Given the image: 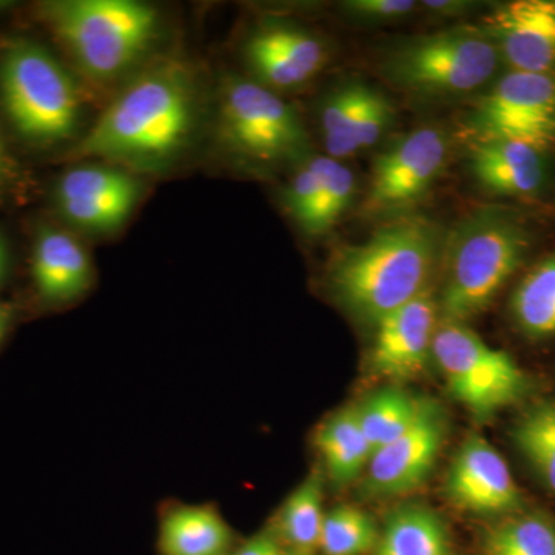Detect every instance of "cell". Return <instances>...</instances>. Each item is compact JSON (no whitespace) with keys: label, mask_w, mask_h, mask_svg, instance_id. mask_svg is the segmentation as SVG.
Listing matches in <instances>:
<instances>
[{"label":"cell","mask_w":555,"mask_h":555,"mask_svg":"<svg viewBox=\"0 0 555 555\" xmlns=\"http://www.w3.org/2000/svg\"><path fill=\"white\" fill-rule=\"evenodd\" d=\"M379 531L374 518L356 506H338L324 517L320 551L324 555H366L375 551Z\"/></svg>","instance_id":"obj_27"},{"label":"cell","mask_w":555,"mask_h":555,"mask_svg":"<svg viewBox=\"0 0 555 555\" xmlns=\"http://www.w3.org/2000/svg\"><path fill=\"white\" fill-rule=\"evenodd\" d=\"M447 492L455 506L478 516L516 513L524 506V496L506 460L476 434L467 437L456 452Z\"/></svg>","instance_id":"obj_11"},{"label":"cell","mask_w":555,"mask_h":555,"mask_svg":"<svg viewBox=\"0 0 555 555\" xmlns=\"http://www.w3.org/2000/svg\"><path fill=\"white\" fill-rule=\"evenodd\" d=\"M7 167H9V160H7L5 149H3L2 141H0V185L5 181Z\"/></svg>","instance_id":"obj_37"},{"label":"cell","mask_w":555,"mask_h":555,"mask_svg":"<svg viewBox=\"0 0 555 555\" xmlns=\"http://www.w3.org/2000/svg\"><path fill=\"white\" fill-rule=\"evenodd\" d=\"M315 443L335 483H352L371 462L372 448L361 429L356 408L341 409L324 420L317 430Z\"/></svg>","instance_id":"obj_20"},{"label":"cell","mask_w":555,"mask_h":555,"mask_svg":"<svg viewBox=\"0 0 555 555\" xmlns=\"http://www.w3.org/2000/svg\"><path fill=\"white\" fill-rule=\"evenodd\" d=\"M444 433L443 412L433 401H425L414 425L372 454L367 465V491L377 495H401L422 485L436 466Z\"/></svg>","instance_id":"obj_13"},{"label":"cell","mask_w":555,"mask_h":555,"mask_svg":"<svg viewBox=\"0 0 555 555\" xmlns=\"http://www.w3.org/2000/svg\"><path fill=\"white\" fill-rule=\"evenodd\" d=\"M51 30L83 75L98 82L122 76L158 31V11L133 0H67L46 7Z\"/></svg>","instance_id":"obj_4"},{"label":"cell","mask_w":555,"mask_h":555,"mask_svg":"<svg viewBox=\"0 0 555 555\" xmlns=\"http://www.w3.org/2000/svg\"><path fill=\"white\" fill-rule=\"evenodd\" d=\"M486 555H555V521L542 514L507 518L489 531Z\"/></svg>","instance_id":"obj_26"},{"label":"cell","mask_w":555,"mask_h":555,"mask_svg":"<svg viewBox=\"0 0 555 555\" xmlns=\"http://www.w3.org/2000/svg\"><path fill=\"white\" fill-rule=\"evenodd\" d=\"M375 555H451L441 518L426 506H404L387 518Z\"/></svg>","instance_id":"obj_21"},{"label":"cell","mask_w":555,"mask_h":555,"mask_svg":"<svg viewBox=\"0 0 555 555\" xmlns=\"http://www.w3.org/2000/svg\"><path fill=\"white\" fill-rule=\"evenodd\" d=\"M320 182V195L315 214L310 219L306 232L310 235H321L337 224L346 208L352 203L356 193V178L352 171L332 158H315L310 160Z\"/></svg>","instance_id":"obj_28"},{"label":"cell","mask_w":555,"mask_h":555,"mask_svg":"<svg viewBox=\"0 0 555 555\" xmlns=\"http://www.w3.org/2000/svg\"><path fill=\"white\" fill-rule=\"evenodd\" d=\"M137 179L100 166L68 170L56 189V204L72 224L91 232H112L130 217L139 199Z\"/></svg>","instance_id":"obj_12"},{"label":"cell","mask_w":555,"mask_h":555,"mask_svg":"<svg viewBox=\"0 0 555 555\" xmlns=\"http://www.w3.org/2000/svg\"><path fill=\"white\" fill-rule=\"evenodd\" d=\"M347 10L366 20H396L416 9L412 0H353L346 3Z\"/></svg>","instance_id":"obj_32"},{"label":"cell","mask_w":555,"mask_h":555,"mask_svg":"<svg viewBox=\"0 0 555 555\" xmlns=\"http://www.w3.org/2000/svg\"><path fill=\"white\" fill-rule=\"evenodd\" d=\"M448 153L447 134L436 127L409 133L375 159L367 207L397 210L422 198L443 170Z\"/></svg>","instance_id":"obj_10"},{"label":"cell","mask_w":555,"mask_h":555,"mask_svg":"<svg viewBox=\"0 0 555 555\" xmlns=\"http://www.w3.org/2000/svg\"><path fill=\"white\" fill-rule=\"evenodd\" d=\"M511 438L540 483L555 494V401H539L526 409Z\"/></svg>","instance_id":"obj_24"},{"label":"cell","mask_w":555,"mask_h":555,"mask_svg":"<svg viewBox=\"0 0 555 555\" xmlns=\"http://www.w3.org/2000/svg\"><path fill=\"white\" fill-rule=\"evenodd\" d=\"M529 250V235L507 211L485 208L467 217L449 240L440 310L465 323L483 312Z\"/></svg>","instance_id":"obj_3"},{"label":"cell","mask_w":555,"mask_h":555,"mask_svg":"<svg viewBox=\"0 0 555 555\" xmlns=\"http://www.w3.org/2000/svg\"><path fill=\"white\" fill-rule=\"evenodd\" d=\"M248 67L268 89H294L323 68L326 50L315 36L287 25L259 28L246 43Z\"/></svg>","instance_id":"obj_16"},{"label":"cell","mask_w":555,"mask_h":555,"mask_svg":"<svg viewBox=\"0 0 555 555\" xmlns=\"http://www.w3.org/2000/svg\"><path fill=\"white\" fill-rule=\"evenodd\" d=\"M318 195H320V182L309 163L295 175L286 190V207L302 230H308L310 219L315 214Z\"/></svg>","instance_id":"obj_31"},{"label":"cell","mask_w":555,"mask_h":555,"mask_svg":"<svg viewBox=\"0 0 555 555\" xmlns=\"http://www.w3.org/2000/svg\"><path fill=\"white\" fill-rule=\"evenodd\" d=\"M222 144L248 160L275 164L308 147V134L294 108L268 87L230 79L219 107Z\"/></svg>","instance_id":"obj_8"},{"label":"cell","mask_w":555,"mask_h":555,"mask_svg":"<svg viewBox=\"0 0 555 555\" xmlns=\"http://www.w3.org/2000/svg\"><path fill=\"white\" fill-rule=\"evenodd\" d=\"M9 248H7L5 241L0 238V284L5 280L7 272H9Z\"/></svg>","instance_id":"obj_36"},{"label":"cell","mask_w":555,"mask_h":555,"mask_svg":"<svg viewBox=\"0 0 555 555\" xmlns=\"http://www.w3.org/2000/svg\"><path fill=\"white\" fill-rule=\"evenodd\" d=\"M422 5H425V9L427 10L434 11V13L449 14L459 13V11L465 10L467 3L455 2V0H444V2L433 0V2H423Z\"/></svg>","instance_id":"obj_34"},{"label":"cell","mask_w":555,"mask_h":555,"mask_svg":"<svg viewBox=\"0 0 555 555\" xmlns=\"http://www.w3.org/2000/svg\"><path fill=\"white\" fill-rule=\"evenodd\" d=\"M433 358L449 393L480 420L509 408L528 392V377L514 358L489 346L465 323L438 324Z\"/></svg>","instance_id":"obj_6"},{"label":"cell","mask_w":555,"mask_h":555,"mask_svg":"<svg viewBox=\"0 0 555 555\" xmlns=\"http://www.w3.org/2000/svg\"><path fill=\"white\" fill-rule=\"evenodd\" d=\"M284 555H310V554H302V553H298V551L287 550L286 553H284Z\"/></svg>","instance_id":"obj_38"},{"label":"cell","mask_w":555,"mask_h":555,"mask_svg":"<svg viewBox=\"0 0 555 555\" xmlns=\"http://www.w3.org/2000/svg\"><path fill=\"white\" fill-rule=\"evenodd\" d=\"M438 250L440 238L429 221L393 219L338 255L328 273L332 292L352 315L377 324L426 294Z\"/></svg>","instance_id":"obj_2"},{"label":"cell","mask_w":555,"mask_h":555,"mask_svg":"<svg viewBox=\"0 0 555 555\" xmlns=\"http://www.w3.org/2000/svg\"><path fill=\"white\" fill-rule=\"evenodd\" d=\"M511 309L528 337L555 335V255L537 264L518 284Z\"/></svg>","instance_id":"obj_25"},{"label":"cell","mask_w":555,"mask_h":555,"mask_svg":"<svg viewBox=\"0 0 555 555\" xmlns=\"http://www.w3.org/2000/svg\"><path fill=\"white\" fill-rule=\"evenodd\" d=\"M392 112L389 102L378 91L364 87L353 130V145L357 152L377 144L389 126Z\"/></svg>","instance_id":"obj_30"},{"label":"cell","mask_w":555,"mask_h":555,"mask_svg":"<svg viewBox=\"0 0 555 555\" xmlns=\"http://www.w3.org/2000/svg\"><path fill=\"white\" fill-rule=\"evenodd\" d=\"M286 551L281 546L275 532L264 531L248 539L238 550L230 551L229 555H284Z\"/></svg>","instance_id":"obj_33"},{"label":"cell","mask_w":555,"mask_h":555,"mask_svg":"<svg viewBox=\"0 0 555 555\" xmlns=\"http://www.w3.org/2000/svg\"><path fill=\"white\" fill-rule=\"evenodd\" d=\"M324 517L323 477L315 470L287 496L273 532L288 550L313 555L320 550Z\"/></svg>","instance_id":"obj_22"},{"label":"cell","mask_w":555,"mask_h":555,"mask_svg":"<svg viewBox=\"0 0 555 555\" xmlns=\"http://www.w3.org/2000/svg\"><path fill=\"white\" fill-rule=\"evenodd\" d=\"M423 406L425 400L412 397L398 387H385L369 396L356 408L361 429L371 444L372 454L403 436L418 420Z\"/></svg>","instance_id":"obj_23"},{"label":"cell","mask_w":555,"mask_h":555,"mask_svg":"<svg viewBox=\"0 0 555 555\" xmlns=\"http://www.w3.org/2000/svg\"><path fill=\"white\" fill-rule=\"evenodd\" d=\"M11 321H13V309L5 302H0V345L9 334Z\"/></svg>","instance_id":"obj_35"},{"label":"cell","mask_w":555,"mask_h":555,"mask_svg":"<svg viewBox=\"0 0 555 555\" xmlns=\"http://www.w3.org/2000/svg\"><path fill=\"white\" fill-rule=\"evenodd\" d=\"M486 35L513 72L554 75L555 0H514L486 20Z\"/></svg>","instance_id":"obj_15"},{"label":"cell","mask_w":555,"mask_h":555,"mask_svg":"<svg viewBox=\"0 0 555 555\" xmlns=\"http://www.w3.org/2000/svg\"><path fill=\"white\" fill-rule=\"evenodd\" d=\"M474 175L495 195L531 196L545 179L542 150L513 139H483L473 153Z\"/></svg>","instance_id":"obj_18"},{"label":"cell","mask_w":555,"mask_h":555,"mask_svg":"<svg viewBox=\"0 0 555 555\" xmlns=\"http://www.w3.org/2000/svg\"><path fill=\"white\" fill-rule=\"evenodd\" d=\"M0 101L28 141L54 144L78 127V83L53 54L27 40L14 42L0 61Z\"/></svg>","instance_id":"obj_5"},{"label":"cell","mask_w":555,"mask_h":555,"mask_svg":"<svg viewBox=\"0 0 555 555\" xmlns=\"http://www.w3.org/2000/svg\"><path fill=\"white\" fill-rule=\"evenodd\" d=\"M233 534L214 506H179L160 520V555H229Z\"/></svg>","instance_id":"obj_19"},{"label":"cell","mask_w":555,"mask_h":555,"mask_svg":"<svg viewBox=\"0 0 555 555\" xmlns=\"http://www.w3.org/2000/svg\"><path fill=\"white\" fill-rule=\"evenodd\" d=\"M437 315V302L426 292L382 318L371 352L375 374L393 382L418 377L433 358Z\"/></svg>","instance_id":"obj_14"},{"label":"cell","mask_w":555,"mask_h":555,"mask_svg":"<svg viewBox=\"0 0 555 555\" xmlns=\"http://www.w3.org/2000/svg\"><path fill=\"white\" fill-rule=\"evenodd\" d=\"M483 139H513L545 150L555 139V76L513 72L478 101L474 115Z\"/></svg>","instance_id":"obj_9"},{"label":"cell","mask_w":555,"mask_h":555,"mask_svg":"<svg viewBox=\"0 0 555 555\" xmlns=\"http://www.w3.org/2000/svg\"><path fill=\"white\" fill-rule=\"evenodd\" d=\"M31 280L46 305L75 301L89 291L93 281L89 254L69 233L43 228L33 247Z\"/></svg>","instance_id":"obj_17"},{"label":"cell","mask_w":555,"mask_h":555,"mask_svg":"<svg viewBox=\"0 0 555 555\" xmlns=\"http://www.w3.org/2000/svg\"><path fill=\"white\" fill-rule=\"evenodd\" d=\"M499 62V50L486 33L449 31L412 39L398 47L387 72L404 89L460 94L488 82Z\"/></svg>","instance_id":"obj_7"},{"label":"cell","mask_w":555,"mask_h":555,"mask_svg":"<svg viewBox=\"0 0 555 555\" xmlns=\"http://www.w3.org/2000/svg\"><path fill=\"white\" fill-rule=\"evenodd\" d=\"M195 87L189 69L163 61L139 73L102 112L76 155L115 163L158 164L192 133Z\"/></svg>","instance_id":"obj_1"},{"label":"cell","mask_w":555,"mask_h":555,"mask_svg":"<svg viewBox=\"0 0 555 555\" xmlns=\"http://www.w3.org/2000/svg\"><path fill=\"white\" fill-rule=\"evenodd\" d=\"M364 87L361 83H349L335 90L327 98L321 112L324 145L332 159L347 158L357 153L353 145V130Z\"/></svg>","instance_id":"obj_29"}]
</instances>
